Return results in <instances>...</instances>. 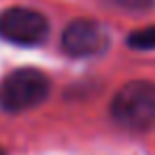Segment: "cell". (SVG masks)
I'll list each match as a JSON object with an SVG mask.
<instances>
[{
  "instance_id": "cell-1",
  "label": "cell",
  "mask_w": 155,
  "mask_h": 155,
  "mask_svg": "<svg viewBox=\"0 0 155 155\" xmlns=\"http://www.w3.org/2000/svg\"><path fill=\"white\" fill-rule=\"evenodd\" d=\"M113 119L134 132H142L155 125V83L153 81H130L125 83L110 102Z\"/></svg>"
},
{
  "instance_id": "cell-2",
  "label": "cell",
  "mask_w": 155,
  "mask_h": 155,
  "mask_svg": "<svg viewBox=\"0 0 155 155\" xmlns=\"http://www.w3.org/2000/svg\"><path fill=\"white\" fill-rule=\"evenodd\" d=\"M51 83L43 70L17 68L0 81V108L7 113H24L49 96Z\"/></svg>"
},
{
  "instance_id": "cell-3",
  "label": "cell",
  "mask_w": 155,
  "mask_h": 155,
  "mask_svg": "<svg viewBox=\"0 0 155 155\" xmlns=\"http://www.w3.org/2000/svg\"><path fill=\"white\" fill-rule=\"evenodd\" d=\"M49 34V21L43 13L26 7H9L0 11V38L19 45L34 47L41 45Z\"/></svg>"
},
{
  "instance_id": "cell-4",
  "label": "cell",
  "mask_w": 155,
  "mask_h": 155,
  "mask_svg": "<svg viewBox=\"0 0 155 155\" xmlns=\"http://www.w3.org/2000/svg\"><path fill=\"white\" fill-rule=\"evenodd\" d=\"M110 47L108 30L94 19H74L62 32V49L70 58L102 55Z\"/></svg>"
},
{
  "instance_id": "cell-5",
  "label": "cell",
  "mask_w": 155,
  "mask_h": 155,
  "mask_svg": "<svg viewBox=\"0 0 155 155\" xmlns=\"http://www.w3.org/2000/svg\"><path fill=\"white\" fill-rule=\"evenodd\" d=\"M127 45L132 49H138V51H151V49H155V26H147V28L130 32Z\"/></svg>"
},
{
  "instance_id": "cell-6",
  "label": "cell",
  "mask_w": 155,
  "mask_h": 155,
  "mask_svg": "<svg viewBox=\"0 0 155 155\" xmlns=\"http://www.w3.org/2000/svg\"><path fill=\"white\" fill-rule=\"evenodd\" d=\"M113 2L125 11H149L155 0H113Z\"/></svg>"
},
{
  "instance_id": "cell-7",
  "label": "cell",
  "mask_w": 155,
  "mask_h": 155,
  "mask_svg": "<svg viewBox=\"0 0 155 155\" xmlns=\"http://www.w3.org/2000/svg\"><path fill=\"white\" fill-rule=\"evenodd\" d=\"M0 155H7V153H5V149H2V147H0Z\"/></svg>"
}]
</instances>
